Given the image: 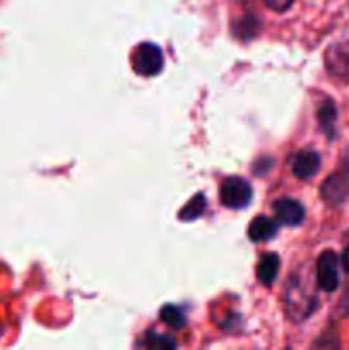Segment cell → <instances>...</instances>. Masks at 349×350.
Returning <instances> with one entry per match:
<instances>
[{"instance_id":"obj_1","label":"cell","mask_w":349,"mask_h":350,"mask_svg":"<svg viewBox=\"0 0 349 350\" xmlns=\"http://www.w3.org/2000/svg\"><path fill=\"white\" fill-rule=\"evenodd\" d=\"M320 195L332 207L344 204L349 197V159H346L341 167L322 183Z\"/></svg>"},{"instance_id":"obj_2","label":"cell","mask_w":349,"mask_h":350,"mask_svg":"<svg viewBox=\"0 0 349 350\" xmlns=\"http://www.w3.org/2000/svg\"><path fill=\"white\" fill-rule=\"evenodd\" d=\"M132 68L142 77H154L163 70V51L154 43H142L133 50Z\"/></svg>"},{"instance_id":"obj_3","label":"cell","mask_w":349,"mask_h":350,"mask_svg":"<svg viewBox=\"0 0 349 350\" xmlns=\"http://www.w3.org/2000/svg\"><path fill=\"white\" fill-rule=\"evenodd\" d=\"M221 202L228 208H245L252 202V187L246 180L240 176L226 178L221 185Z\"/></svg>"},{"instance_id":"obj_4","label":"cell","mask_w":349,"mask_h":350,"mask_svg":"<svg viewBox=\"0 0 349 350\" xmlns=\"http://www.w3.org/2000/svg\"><path fill=\"white\" fill-rule=\"evenodd\" d=\"M317 282L325 293H334L339 287V258L332 250L322 253L317 260Z\"/></svg>"},{"instance_id":"obj_5","label":"cell","mask_w":349,"mask_h":350,"mask_svg":"<svg viewBox=\"0 0 349 350\" xmlns=\"http://www.w3.org/2000/svg\"><path fill=\"white\" fill-rule=\"evenodd\" d=\"M327 67L331 74L349 82V40L328 48Z\"/></svg>"},{"instance_id":"obj_6","label":"cell","mask_w":349,"mask_h":350,"mask_svg":"<svg viewBox=\"0 0 349 350\" xmlns=\"http://www.w3.org/2000/svg\"><path fill=\"white\" fill-rule=\"evenodd\" d=\"M274 214L284 226H300L305 219V207L294 198H281L274 204Z\"/></svg>"},{"instance_id":"obj_7","label":"cell","mask_w":349,"mask_h":350,"mask_svg":"<svg viewBox=\"0 0 349 350\" xmlns=\"http://www.w3.org/2000/svg\"><path fill=\"white\" fill-rule=\"evenodd\" d=\"M320 154L317 150H301L291 161L293 166V173L296 174L300 180H310L320 170Z\"/></svg>"},{"instance_id":"obj_8","label":"cell","mask_w":349,"mask_h":350,"mask_svg":"<svg viewBox=\"0 0 349 350\" xmlns=\"http://www.w3.org/2000/svg\"><path fill=\"white\" fill-rule=\"evenodd\" d=\"M277 222L274 219L266 217V215H260L255 217L250 222L248 228V236L253 243H263L272 239L277 234Z\"/></svg>"},{"instance_id":"obj_9","label":"cell","mask_w":349,"mask_h":350,"mask_svg":"<svg viewBox=\"0 0 349 350\" xmlns=\"http://www.w3.org/2000/svg\"><path fill=\"white\" fill-rule=\"evenodd\" d=\"M318 123H320L322 132L328 137V140H334L335 125H337V108H335L332 99L327 98L322 103L320 109H318Z\"/></svg>"},{"instance_id":"obj_10","label":"cell","mask_w":349,"mask_h":350,"mask_svg":"<svg viewBox=\"0 0 349 350\" xmlns=\"http://www.w3.org/2000/svg\"><path fill=\"white\" fill-rule=\"evenodd\" d=\"M277 273H279V256L276 253H266L259 262L257 277L263 286H272Z\"/></svg>"},{"instance_id":"obj_11","label":"cell","mask_w":349,"mask_h":350,"mask_svg":"<svg viewBox=\"0 0 349 350\" xmlns=\"http://www.w3.org/2000/svg\"><path fill=\"white\" fill-rule=\"evenodd\" d=\"M205 207H207V200L202 193L195 195L180 212V219L181 221H195V219L201 217L204 214Z\"/></svg>"},{"instance_id":"obj_12","label":"cell","mask_w":349,"mask_h":350,"mask_svg":"<svg viewBox=\"0 0 349 350\" xmlns=\"http://www.w3.org/2000/svg\"><path fill=\"white\" fill-rule=\"evenodd\" d=\"M161 318H163L164 323L170 325V327H173V328H181L185 325L183 313H181L178 308L170 306V304L161 310Z\"/></svg>"},{"instance_id":"obj_13","label":"cell","mask_w":349,"mask_h":350,"mask_svg":"<svg viewBox=\"0 0 349 350\" xmlns=\"http://www.w3.org/2000/svg\"><path fill=\"white\" fill-rule=\"evenodd\" d=\"M146 345L151 349H173L177 347V342H174V338L168 337V335H159L151 330L146 335Z\"/></svg>"},{"instance_id":"obj_14","label":"cell","mask_w":349,"mask_h":350,"mask_svg":"<svg viewBox=\"0 0 349 350\" xmlns=\"http://www.w3.org/2000/svg\"><path fill=\"white\" fill-rule=\"evenodd\" d=\"M267 7H270L276 12H283V10H287L291 5H293L296 0H263Z\"/></svg>"},{"instance_id":"obj_15","label":"cell","mask_w":349,"mask_h":350,"mask_svg":"<svg viewBox=\"0 0 349 350\" xmlns=\"http://www.w3.org/2000/svg\"><path fill=\"white\" fill-rule=\"evenodd\" d=\"M341 265H342V269H344V272L349 273V245L346 246L344 252H342V255H341Z\"/></svg>"}]
</instances>
